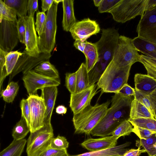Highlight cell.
I'll return each instance as SVG.
<instances>
[{
  "mask_svg": "<svg viewBox=\"0 0 156 156\" xmlns=\"http://www.w3.org/2000/svg\"><path fill=\"white\" fill-rule=\"evenodd\" d=\"M69 146V142L65 137L58 135L55 138H53L50 145V147L58 149H66Z\"/></svg>",
  "mask_w": 156,
  "mask_h": 156,
  "instance_id": "8d00e7d4",
  "label": "cell"
},
{
  "mask_svg": "<svg viewBox=\"0 0 156 156\" xmlns=\"http://www.w3.org/2000/svg\"><path fill=\"white\" fill-rule=\"evenodd\" d=\"M54 0H42V12H44L48 11L52 5Z\"/></svg>",
  "mask_w": 156,
  "mask_h": 156,
  "instance_id": "816d5d0a",
  "label": "cell"
},
{
  "mask_svg": "<svg viewBox=\"0 0 156 156\" xmlns=\"http://www.w3.org/2000/svg\"><path fill=\"white\" fill-rule=\"evenodd\" d=\"M122 0H102L98 7L100 13L109 12L118 5Z\"/></svg>",
  "mask_w": 156,
  "mask_h": 156,
  "instance_id": "d590c367",
  "label": "cell"
},
{
  "mask_svg": "<svg viewBox=\"0 0 156 156\" xmlns=\"http://www.w3.org/2000/svg\"><path fill=\"white\" fill-rule=\"evenodd\" d=\"M26 27L24 50L30 56L35 58L39 57L38 47V37L35 27L34 17L27 16L24 17Z\"/></svg>",
  "mask_w": 156,
  "mask_h": 156,
  "instance_id": "9a60e30c",
  "label": "cell"
},
{
  "mask_svg": "<svg viewBox=\"0 0 156 156\" xmlns=\"http://www.w3.org/2000/svg\"><path fill=\"white\" fill-rule=\"evenodd\" d=\"M37 0H28L27 4V12L28 16L34 17V14L38 10Z\"/></svg>",
  "mask_w": 156,
  "mask_h": 156,
  "instance_id": "bcb514c9",
  "label": "cell"
},
{
  "mask_svg": "<svg viewBox=\"0 0 156 156\" xmlns=\"http://www.w3.org/2000/svg\"><path fill=\"white\" fill-rule=\"evenodd\" d=\"M132 65L119 67L112 61L97 82V88L103 93H117L122 86L127 83Z\"/></svg>",
  "mask_w": 156,
  "mask_h": 156,
  "instance_id": "3957f363",
  "label": "cell"
},
{
  "mask_svg": "<svg viewBox=\"0 0 156 156\" xmlns=\"http://www.w3.org/2000/svg\"><path fill=\"white\" fill-rule=\"evenodd\" d=\"M117 93L126 96H134L135 89L132 87L128 83L125 84Z\"/></svg>",
  "mask_w": 156,
  "mask_h": 156,
  "instance_id": "7dc6e473",
  "label": "cell"
},
{
  "mask_svg": "<svg viewBox=\"0 0 156 156\" xmlns=\"http://www.w3.org/2000/svg\"><path fill=\"white\" fill-rule=\"evenodd\" d=\"M19 87L17 82L12 81L8 85L6 88L0 92V97L7 103L12 102L16 96Z\"/></svg>",
  "mask_w": 156,
  "mask_h": 156,
  "instance_id": "f1b7e54d",
  "label": "cell"
},
{
  "mask_svg": "<svg viewBox=\"0 0 156 156\" xmlns=\"http://www.w3.org/2000/svg\"><path fill=\"white\" fill-rule=\"evenodd\" d=\"M0 48V90H1V87L3 81L7 76L5 66V57L8 53Z\"/></svg>",
  "mask_w": 156,
  "mask_h": 156,
  "instance_id": "ab89813d",
  "label": "cell"
},
{
  "mask_svg": "<svg viewBox=\"0 0 156 156\" xmlns=\"http://www.w3.org/2000/svg\"><path fill=\"white\" fill-rule=\"evenodd\" d=\"M128 120L133 126L140 127L156 133V119L154 118H141L132 119ZM156 136V134H155Z\"/></svg>",
  "mask_w": 156,
  "mask_h": 156,
  "instance_id": "f546056e",
  "label": "cell"
},
{
  "mask_svg": "<svg viewBox=\"0 0 156 156\" xmlns=\"http://www.w3.org/2000/svg\"><path fill=\"white\" fill-rule=\"evenodd\" d=\"M34 70L37 73L48 77L59 78L58 70L48 60L41 63L35 67Z\"/></svg>",
  "mask_w": 156,
  "mask_h": 156,
  "instance_id": "484cf974",
  "label": "cell"
},
{
  "mask_svg": "<svg viewBox=\"0 0 156 156\" xmlns=\"http://www.w3.org/2000/svg\"><path fill=\"white\" fill-rule=\"evenodd\" d=\"M149 98L153 112L154 118L156 119V90L149 95Z\"/></svg>",
  "mask_w": 156,
  "mask_h": 156,
  "instance_id": "f907efd6",
  "label": "cell"
},
{
  "mask_svg": "<svg viewBox=\"0 0 156 156\" xmlns=\"http://www.w3.org/2000/svg\"><path fill=\"white\" fill-rule=\"evenodd\" d=\"M100 30L99 25L96 21L87 18L76 22L69 31L74 39L84 41L99 33Z\"/></svg>",
  "mask_w": 156,
  "mask_h": 156,
  "instance_id": "7c38bea8",
  "label": "cell"
},
{
  "mask_svg": "<svg viewBox=\"0 0 156 156\" xmlns=\"http://www.w3.org/2000/svg\"><path fill=\"white\" fill-rule=\"evenodd\" d=\"M135 47L138 51L156 59V44L138 36L132 39Z\"/></svg>",
  "mask_w": 156,
  "mask_h": 156,
  "instance_id": "44dd1931",
  "label": "cell"
},
{
  "mask_svg": "<svg viewBox=\"0 0 156 156\" xmlns=\"http://www.w3.org/2000/svg\"><path fill=\"white\" fill-rule=\"evenodd\" d=\"M66 149L58 150L49 147L40 156H69Z\"/></svg>",
  "mask_w": 156,
  "mask_h": 156,
  "instance_id": "f6af8a7d",
  "label": "cell"
},
{
  "mask_svg": "<svg viewBox=\"0 0 156 156\" xmlns=\"http://www.w3.org/2000/svg\"><path fill=\"white\" fill-rule=\"evenodd\" d=\"M140 62L144 66L147 71V75L156 80V59L141 55Z\"/></svg>",
  "mask_w": 156,
  "mask_h": 156,
  "instance_id": "1f68e13d",
  "label": "cell"
},
{
  "mask_svg": "<svg viewBox=\"0 0 156 156\" xmlns=\"http://www.w3.org/2000/svg\"><path fill=\"white\" fill-rule=\"evenodd\" d=\"M147 0H122L109 13L116 21L122 23L138 16H142L147 11Z\"/></svg>",
  "mask_w": 156,
  "mask_h": 156,
  "instance_id": "52a82bcc",
  "label": "cell"
},
{
  "mask_svg": "<svg viewBox=\"0 0 156 156\" xmlns=\"http://www.w3.org/2000/svg\"><path fill=\"white\" fill-rule=\"evenodd\" d=\"M27 99L30 112V132H33L44 126L46 107L43 98L37 94L29 95Z\"/></svg>",
  "mask_w": 156,
  "mask_h": 156,
  "instance_id": "30bf717a",
  "label": "cell"
},
{
  "mask_svg": "<svg viewBox=\"0 0 156 156\" xmlns=\"http://www.w3.org/2000/svg\"><path fill=\"white\" fill-rule=\"evenodd\" d=\"M129 118L135 119L154 118L146 106L134 98L131 105Z\"/></svg>",
  "mask_w": 156,
  "mask_h": 156,
  "instance_id": "cb8c5ba5",
  "label": "cell"
},
{
  "mask_svg": "<svg viewBox=\"0 0 156 156\" xmlns=\"http://www.w3.org/2000/svg\"><path fill=\"white\" fill-rule=\"evenodd\" d=\"M17 23L4 20L0 21V48L5 52L11 51L18 43Z\"/></svg>",
  "mask_w": 156,
  "mask_h": 156,
  "instance_id": "8fae6325",
  "label": "cell"
},
{
  "mask_svg": "<svg viewBox=\"0 0 156 156\" xmlns=\"http://www.w3.org/2000/svg\"><path fill=\"white\" fill-rule=\"evenodd\" d=\"M30 132V128L25 119L21 117L20 119L14 127L12 136L14 140L23 139Z\"/></svg>",
  "mask_w": 156,
  "mask_h": 156,
  "instance_id": "83f0119b",
  "label": "cell"
},
{
  "mask_svg": "<svg viewBox=\"0 0 156 156\" xmlns=\"http://www.w3.org/2000/svg\"><path fill=\"white\" fill-rule=\"evenodd\" d=\"M36 30L38 33V35L42 33L45 24L46 18V15L44 12L38 11L36 14Z\"/></svg>",
  "mask_w": 156,
  "mask_h": 156,
  "instance_id": "ee69618b",
  "label": "cell"
},
{
  "mask_svg": "<svg viewBox=\"0 0 156 156\" xmlns=\"http://www.w3.org/2000/svg\"><path fill=\"white\" fill-rule=\"evenodd\" d=\"M146 152L144 149H140L139 147L137 149H131L127 150L122 156H140L141 154Z\"/></svg>",
  "mask_w": 156,
  "mask_h": 156,
  "instance_id": "c3c4849f",
  "label": "cell"
},
{
  "mask_svg": "<svg viewBox=\"0 0 156 156\" xmlns=\"http://www.w3.org/2000/svg\"><path fill=\"white\" fill-rule=\"evenodd\" d=\"M119 138L112 135L99 138H89L81 145L89 151H94L107 149L116 146Z\"/></svg>",
  "mask_w": 156,
  "mask_h": 156,
  "instance_id": "2e32d148",
  "label": "cell"
},
{
  "mask_svg": "<svg viewBox=\"0 0 156 156\" xmlns=\"http://www.w3.org/2000/svg\"><path fill=\"white\" fill-rule=\"evenodd\" d=\"M111 102L88 105L79 112L73 114L72 121L75 133L89 135L93 129L105 115Z\"/></svg>",
  "mask_w": 156,
  "mask_h": 156,
  "instance_id": "7a4b0ae2",
  "label": "cell"
},
{
  "mask_svg": "<svg viewBox=\"0 0 156 156\" xmlns=\"http://www.w3.org/2000/svg\"><path fill=\"white\" fill-rule=\"evenodd\" d=\"M102 0H94L93 2L94 5L97 7H98L100 4Z\"/></svg>",
  "mask_w": 156,
  "mask_h": 156,
  "instance_id": "11a10c76",
  "label": "cell"
},
{
  "mask_svg": "<svg viewBox=\"0 0 156 156\" xmlns=\"http://www.w3.org/2000/svg\"><path fill=\"white\" fill-rule=\"evenodd\" d=\"M41 90V96L44 100L46 107L44 124L51 122L52 112L58 94L57 86L43 88Z\"/></svg>",
  "mask_w": 156,
  "mask_h": 156,
  "instance_id": "e0dca14e",
  "label": "cell"
},
{
  "mask_svg": "<svg viewBox=\"0 0 156 156\" xmlns=\"http://www.w3.org/2000/svg\"><path fill=\"white\" fill-rule=\"evenodd\" d=\"M156 6V0H147V11Z\"/></svg>",
  "mask_w": 156,
  "mask_h": 156,
  "instance_id": "db71d44e",
  "label": "cell"
},
{
  "mask_svg": "<svg viewBox=\"0 0 156 156\" xmlns=\"http://www.w3.org/2000/svg\"><path fill=\"white\" fill-rule=\"evenodd\" d=\"M138 36L156 44V6L146 11L136 27Z\"/></svg>",
  "mask_w": 156,
  "mask_h": 156,
  "instance_id": "9c48e42d",
  "label": "cell"
},
{
  "mask_svg": "<svg viewBox=\"0 0 156 156\" xmlns=\"http://www.w3.org/2000/svg\"><path fill=\"white\" fill-rule=\"evenodd\" d=\"M3 2L14 9L18 18L27 16L28 0H4Z\"/></svg>",
  "mask_w": 156,
  "mask_h": 156,
  "instance_id": "4316f807",
  "label": "cell"
},
{
  "mask_svg": "<svg viewBox=\"0 0 156 156\" xmlns=\"http://www.w3.org/2000/svg\"><path fill=\"white\" fill-rule=\"evenodd\" d=\"M73 0H63V17L62 26L64 30L69 31L76 22L75 17Z\"/></svg>",
  "mask_w": 156,
  "mask_h": 156,
  "instance_id": "d6986e66",
  "label": "cell"
},
{
  "mask_svg": "<svg viewBox=\"0 0 156 156\" xmlns=\"http://www.w3.org/2000/svg\"><path fill=\"white\" fill-rule=\"evenodd\" d=\"M16 14L14 9L0 0V21L2 20L17 22Z\"/></svg>",
  "mask_w": 156,
  "mask_h": 156,
  "instance_id": "d6a6232c",
  "label": "cell"
},
{
  "mask_svg": "<svg viewBox=\"0 0 156 156\" xmlns=\"http://www.w3.org/2000/svg\"><path fill=\"white\" fill-rule=\"evenodd\" d=\"M76 87L75 93L80 92L89 87L90 84L88 73L85 64L82 63L76 72Z\"/></svg>",
  "mask_w": 156,
  "mask_h": 156,
  "instance_id": "603a6c76",
  "label": "cell"
},
{
  "mask_svg": "<svg viewBox=\"0 0 156 156\" xmlns=\"http://www.w3.org/2000/svg\"><path fill=\"white\" fill-rule=\"evenodd\" d=\"M20 106L21 111V117L25 119L30 127V112L28 102L27 99H23L20 101Z\"/></svg>",
  "mask_w": 156,
  "mask_h": 156,
  "instance_id": "7bdbcfd3",
  "label": "cell"
},
{
  "mask_svg": "<svg viewBox=\"0 0 156 156\" xmlns=\"http://www.w3.org/2000/svg\"><path fill=\"white\" fill-rule=\"evenodd\" d=\"M133 127L128 120H125L120 123L112 133V135L119 138L122 136L129 135L133 132Z\"/></svg>",
  "mask_w": 156,
  "mask_h": 156,
  "instance_id": "e575fe53",
  "label": "cell"
},
{
  "mask_svg": "<svg viewBox=\"0 0 156 156\" xmlns=\"http://www.w3.org/2000/svg\"><path fill=\"white\" fill-rule=\"evenodd\" d=\"M27 142L26 139L13 140L8 147L0 153V156H21Z\"/></svg>",
  "mask_w": 156,
  "mask_h": 156,
  "instance_id": "d4e9b609",
  "label": "cell"
},
{
  "mask_svg": "<svg viewBox=\"0 0 156 156\" xmlns=\"http://www.w3.org/2000/svg\"><path fill=\"white\" fill-rule=\"evenodd\" d=\"M65 76V86L71 94L75 92L76 87V72L66 73Z\"/></svg>",
  "mask_w": 156,
  "mask_h": 156,
  "instance_id": "f35d334b",
  "label": "cell"
},
{
  "mask_svg": "<svg viewBox=\"0 0 156 156\" xmlns=\"http://www.w3.org/2000/svg\"><path fill=\"white\" fill-rule=\"evenodd\" d=\"M51 56L50 54L40 53L39 57H34L29 55L24 51L22 55L19 57L15 66L10 74V79L21 72L24 74L41 63L48 61Z\"/></svg>",
  "mask_w": 156,
  "mask_h": 156,
  "instance_id": "5bb4252c",
  "label": "cell"
},
{
  "mask_svg": "<svg viewBox=\"0 0 156 156\" xmlns=\"http://www.w3.org/2000/svg\"><path fill=\"white\" fill-rule=\"evenodd\" d=\"M22 79L29 95L37 94L38 89L48 87L58 86L61 83L59 78L48 77L37 73L33 69L25 73Z\"/></svg>",
  "mask_w": 156,
  "mask_h": 156,
  "instance_id": "ba28073f",
  "label": "cell"
},
{
  "mask_svg": "<svg viewBox=\"0 0 156 156\" xmlns=\"http://www.w3.org/2000/svg\"><path fill=\"white\" fill-rule=\"evenodd\" d=\"M99 40L95 43L98 60L94 68L88 73L90 85L98 82L105 70L112 61L119 35L113 28L103 29Z\"/></svg>",
  "mask_w": 156,
  "mask_h": 156,
  "instance_id": "6da1fadb",
  "label": "cell"
},
{
  "mask_svg": "<svg viewBox=\"0 0 156 156\" xmlns=\"http://www.w3.org/2000/svg\"><path fill=\"white\" fill-rule=\"evenodd\" d=\"M97 84L91 85L80 92L71 94L69 107L73 114H76L90 105L93 97L97 93Z\"/></svg>",
  "mask_w": 156,
  "mask_h": 156,
  "instance_id": "4fadbf2b",
  "label": "cell"
},
{
  "mask_svg": "<svg viewBox=\"0 0 156 156\" xmlns=\"http://www.w3.org/2000/svg\"><path fill=\"white\" fill-rule=\"evenodd\" d=\"M63 0H54V2H56L58 4L59 2H62Z\"/></svg>",
  "mask_w": 156,
  "mask_h": 156,
  "instance_id": "9f6ffc18",
  "label": "cell"
},
{
  "mask_svg": "<svg viewBox=\"0 0 156 156\" xmlns=\"http://www.w3.org/2000/svg\"><path fill=\"white\" fill-rule=\"evenodd\" d=\"M154 134L150 137L146 139H141L136 141V146H141L148 153L149 156L156 155V148L154 145L156 142V136Z\"/></svg>",
  "mask_w": 156,
  "mask_h": 156,
  "instance_id": "4dcf8cb0",
  "label": "cell"
},
{
  "mask_svg": "<svg viewBox=\"0 0 156 156\" xmlns=\"http://www.w3.org/2000/svg\"><path fill=\"white\" fill-rule=\"evenodd\" d=\"M83 53L86 58L85 65L89 73L95 66L98 60V55L96 45L88 42Z\"/></svg>",
  "mask_w": 156,
  "mask_h": 156,
  "instance_id": "7402d4cb",
  "label": "cell"
},
{
  "mask_svg": "<svg viewBox=\"0 0 156 156\" xmlns=\"http://www.w3.org/2000/svg\"><path fill=\"white\" fill-rule=\"evenodd\" d=\"M134 97V99L136 100L146 106L154 116L153 112L149 98V95L135 89Z\"/></svg>",
  "mask_w": 156,
  "mask_h": 156,
  "instance_id": "74e56055",
  "label": "cell"
},
{
  "mask_svg": "<svg viewBox=\"0 0 156 156\" xmlns=\"http://www.w3.org/2000/svg\"><path fill=\"white\" fill-rule=\"evenodd\" d=\"M135 89L149 95L156 90V80L148 75L135 74Z\"/></svg>",
  "mask_w": 156,
  "mask_h": 156,
  "instance_id": "ac0fdd59",
  "label": "cell"
},
{
  "mask_svg": "<svg viewBox=\"0 0 156 156\" xmlns=\"http://www.w3.org/2000/svg\"><path fill=\"white\" fill-rule=\"evenodd\" d=\"M18 18L17 23V29L19 40L20 42L25 44L26 27L24 17Z\"/></svg>",
  "mask_w": 156,
  "mask_h": 156,
  "instance_id": "b9f144b4",
  "label": "cell"
},
{
  "mask_svg": "<svg viewBox=\"0 0 156 156\" xmlns=\"http://www.w3.org/2000/svg\"><path fill=\"white\" fill-rule=\"evenodd\" d=\"M55 111L57 113L63 115L66 113L67 108L64 105H59L56 107Z\"/></svg>",
  "mask_w": 156,
  "mask_h": 156,
  "instance_id": "f5cc1de1",
  "label": "cell"
},
{
  "mask_svg": "<svg viewBox=\"0 0 156 156\" xmlns=\"http://www.w3.org/2000/svg\"><path fill=\"white\" fill-rule=\"evenodd\" d=\"M133 126V132L140 139H146L156 134L155 132L148 129L136 126Z\"/></svg>",
  "mask_w": 156,
  "mask_h": 156,
  "instance_id": "60d3db41",
  "label": "cell"
},
{
  "mask_svg": "<svg viewBox=\"0 0 156 156\" xmlns=\"http://www.w3.org/2000/svg\"><path fill=\"white\" fill-rule=\"evenodd\" d=\"M23 53L15 51L9 52L6 55L5 66L7 76L12 73L19 57Z\"/></svg>",
  "mask_w": 156,
  "mask_h": 156,
  "instance_id": "836d02e7",
  "label": "cell"
},
{
  "mask_svg": "<svg viewBox=\"0 0 156 156\" xmlns=\"http://www.w3.org/2000/svg\"><path fill=\"white\" fill-rule=\"evenodd\" d=\"M132 39L123 35L119 36L112 61L118 67L132 65L140 62V55L134 45Z\"/></svg>",
  "mask_w": 156,
  "mask_h": 156,
  "instance_id": "8992f818",
  "label": "cell"
},
{
  "mask_svg": "<svg viewBox=\"0 0 156 156\" xmlns=\"http://www.w3.org/2000/svg\"><path fill=\"white\" fill-rule=\"evenodd\" d=\"M87 42V40L83 41L77 40H75L73 44L76 48L83 53Z\"/></svg>",
  "mask_w": 156,
  "mask_h": 156,
  "instance_id": "681fc988",
  "label": "cell"
},
{
  "mask_svg": "<svg viewBox=\"0 0 156 156\" xmlns=\"http://www.w3.org/2000/svg\"><path fill=\"white\" fill-rule=\"evenodd\" d=\"M58 4L54 2L48 11L46 20L41 34L38 37L39 52L50 54L55 44L56 17Z\"/></svg>",
  "mask_w": 156,
  "mask_h": 156,
  "instance_id": "277c9868",
  "label": "cell"
},
{
  "mask_svg": "<svg viewBox=\"0 0 156 156\" xmlns=\"http://www.w3.org/2000/svg\"><path fill=\"white\" fill-rule=\"evenodd\" d=\"M27 141V156H40L50 147L54 138L53 129L51 122L44 124L43 127L33 132Z\"/></svg>",
  "mask_w": 156,
  "mask_h": 156,
  "instance_id": "5b68a950",
  "label": "cell"
},
{
  "mask_svg": "<svg viewBox=\"0 0 156 156\" xmlns=\"http://www.w3.org/2000/svg\"><path fill=\"white\" fill-rule=\"evenodd\" d=\"M131 143L127 142L115 147L98 151H89L80 154L69 156H122L127 151L126 148Z\"/></svg>",
  "mask_w": 156,
  "mask_h": 156,
  "instance_id": "ffe728a7",
  "label": "cell"
}]
</instances>
